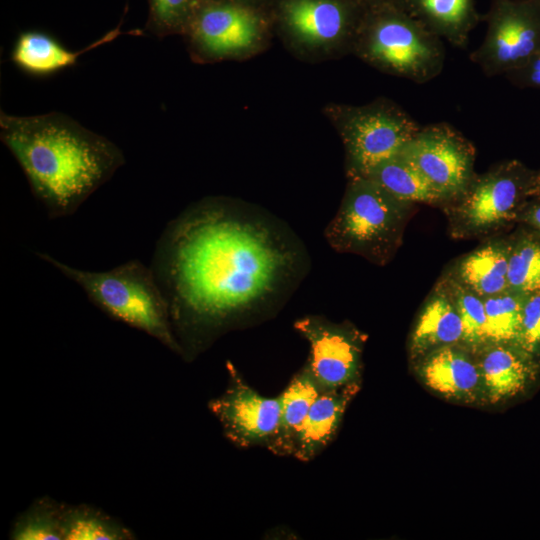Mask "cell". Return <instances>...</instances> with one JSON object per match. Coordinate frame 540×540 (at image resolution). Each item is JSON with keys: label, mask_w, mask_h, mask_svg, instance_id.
Segmentation results:
<instances>
[{"label": "cell", "mask_w": 540, "mask_h": 540, "mask_svg": "<svg viewBox=\"0 0 540 540\" xmlns=\"http://www.w3.org/2000/svg\"><path fill=\"white\" fill-rule=\"evenodd\" d=\"M295 231L266 209L226 196L189 205L159 237L151 269L168 302L181 357L275 316L310 272Z\"/></svg>", "instance_id": "obj_1"}, {"label": "cell", "mask_w": 540, "mask_h": 540, "mask_svg": "<svg viewBox=\"0 0 540 540\" xmlns=\"http://www.w3.org/2000/svg\"><path fill=\"white\" fill-rule=\"evenodd\" d=\"M0 139L50 219L74 214L122 167V150L61 112L17 116L0 111Z\"/></svg>", "instance_id": "obj_2"}, {"label": "cell", "mask_w": 540, "mask_h": 540, "mask_svg": "<svg viewBox=\"0 0 540 540\" xmlns=\"http://www.w3.org/2000/svg\"><path fill=\"white\" fill-rule=\"evenodd\" d=\"M36 254L75 282L107 316L144 332L181 356L168 302L151 267L129 260L113 269L94 272L64 264L47 253Z\"/></svg>", "instance_id": "obj_3"}, {"label": "cell", "mask_w": 540, "mask_h": 540, "mask_svg": "<svg viewBox=\"0 0 540 540\" xmlns=\"http://www.w3.org/2000/svg\"><path fill=\"white\" fill-rule=\"evenodd\" d=\"M351 53L417 84L439 76L446 57L443 40L395 4L366 8Z\"/></svg>", "instance_id": "obj_4"}, {"label": "cell", "mask_w": 540, "mask_h": 540, "mask_svg": "<svg viewBox=\"0 0 540 540\" xmlns=\"http://www.w3.org/2000/svg\"><path fill=\"white\" fill-rule=\"evenodd\" d=\"M412 203L401 201L369 178L348 179L338 211L324 237L339 253L383 266L401 245Z\"/></svg>", "instance_id": "obj_5"}, {"label": "cell", "mask_w": 540, "mask_h": 540, "mask_svg": "<svg viewBox=\"0 0 540 540\" xmlns=\"http://www.w3.org/2000/svg\"><path fill=\"white\" fill-rule=\"evenodd\" d=\"M325 113L345 150L348 179L365 178L382 162L399 154L420 126L399 105L378 98L365 105L329 104Z\"/></svg>", "instance_id": "obj_6"}, {"label": "cell", "mask_w": 540, "mask_h": 540, "mask_svg": "<svg viewBox=\"0 0 540 540\" xmlns=\"http://www.w3.org/2000/svg\"><path fill=\"white\" fill-rule=\"evenodd\" d=\"M536 177L537 172L516 160L476 175L460 196L444 204L452 235L486 234L518 219L534 197Z\"/></svg>", "instance_id": "obj_7"}, {"label": "cell", "mask_w": 540, "mask_h": 540, "mask_svg": "<svg viewBox=\"0 0 540 540\" xmlns=\"http://www.w3.org/2000/svg\"><path fill=\"white\" fill-rule=\"evenodd\" d=\"M271 18L301 55L352 52L366 8L352 0H273Z\"/></svg>", "instance_id": "obj_8"}, {"label": "cell", "mask_w": 540, "mask_h": 540, "mask_svg": "<svg viewBox=\"0 0 540 540\" xmlns=\"http://www.w3.org/2000/svg\"><path fill=\"white\" fill-rule=\"evenodd\" d=\"M268 32L269 16L265 9L205 0L182 36L192 59L208 63L256 52L265 43Z\"/></svg>", "instance_id": "obj_9"}, {"label": "cell", "mask_w": 540, "mask_h": 540, "mask_svg": "<svg viewBox=\"0 0 540 540\" xmlns=\"http://www.w3.org/2000/svg\"><path fill=\"white\" fill-rule=\"evenodd\" d=\"M486 33L469 55L487 77L506 75L540 49V3L491 0Z\"/></svg>", "instance_id": "obj_10"}, {"label": "cell", "mask_w": 540, "mask_h": 540, "mask_svg": "<svg viewBox=\"0 0 540 540\" xmlns=\"http://www.w3.org/2000/svg\"><path fill=\"white\" fill-rule=\"evenodd\" d=\"M400 154L441 196L443 204L460 196L476 176L473 144L448 123L420 127Z\"/></svg>", "instance_id": "obj_11"}, {"label": "cell", "mask_w": 540, "mask_h": 540, "mask_svg": "<svg viewBox=\"0 0 540 540\" xmlns=\"http://www.w3.org/2000/svg\"><path fill=\"white\" fill-rule=\"evenodd\" d=\"M294 329L309 343L307 362L322 391L359 385L364 335L351 324L321 315L297 319Z\"/></svg>", "instance_id": "obj_12"}, {"label": "cell", "mask_w": 540, "mask_h": 540, "mask_svg": "<svg viewBox=\"0 0 540 540\" xmlns=\"http://www.w3.org/2000/svg\"><path fill=\"white\" fill-rule=\"evenodd\" d=\"M228 384L211 399L208 408L219 421L225 437L240 448L268 447L280 419V398L265 397L253 389L237 368L226 362Z\"/></svg>", "instance_id": "obj_13"}, {"label": "cell", "mask_w": 540, "mask_h": 540, "mask_svg": "<svg viewBox=\"0 0 540 540\" xmlns=\"http://www.w3.org/2000/svg\"><path fill=\"white\" fill-rule=\"evenodd\" d=\"M482 401L499 404L530 394L540 379V359L517 345L488 343L474 353Z\"/></svg>", "instance_id": "obj_14"}, {"label": "cell", "mask_w": 540, "mask_h": 540, "mask_svg": "<svg viewBox=\"0 0 540 540\" xmlns=\"http://www.w3.org/2000/svg\"><path fill=\"white\" fill-rule=\"evenodd\" d=\"M421 382L438 395L453 401H482L481 377L473 352L463 344L440 347L415 362Z\"/></svg>", "instance_id": "obj_15"}, {"label": "cell", "mask_w": 540, "mask_h": 540, "mask_svg": "<svg viewBox=\"0 0 540 540\" xmlns=\"http://www.w3.org/2000/svg\"><path fill=\"white\" fill-rule=\"evenodd\" d=\"M463 328L456 305L443 279L425 301L408 343L414 362L443 346L462 344Z\"/></svg>", "instance_id": "obj_16"}, {"label": "cell", "mask_w": 540, "mask_h": 540, "mask_svg": "<svg viewBox=\"0 0 540 540\" xmlns=\"http://www.w3.org/2000/svg\"><path fill=\"white\" fill-rule=\"evenodd\" d=\"M125 34L120 24L80 50H69L53 36L29 30L19 34L11 51L12 62L27 74L46 77L61 70L74 66L78 58L103 44L113 41Z\"/></svg>", "instance_id": "obj_17"}, {"label": "cell", "mask_w": 540, "mask_h": 540, "mask_svg": "<svg viewBox=\"0 0 540 540\" xmlns=\"http://www.w3.org/2000/svg\"><path fill=\"white\" fill-rule=\"evenodd\" d=\"M395 5L460 49L467 48L471 31L483 19L475 0H397Z\"/></svg>", "instance_id": "obj_18"}, {"label": "cell", "mask_w": 540, "mask_h": 540, "mask_svg": "<svg viewBox=\"0 0 540 540\" xmlns=\"http://www.w3.org/2000/svg\"><path fill=\"white\" fill-rule=\"evenodd\" d=\"M358 389L359 385H349L323 391L317 396L299 431L293 457L311 461L333 441Z\"/></svg>", "instance_id": "obj_19"}, {"label": "cell", "mask_w": 540, "mask_h": 540, "mask_svg": "<svg viewBox=\"0 0 540 540\" xmlns=\"http://www.w3.org/2000/svg\"><path fill=\"white\" fill-rule=\"evenodd\" d=\"M323 392L308 362L279 395L280 419L267 449L277 456H293L299 431L317 396Z\"/></svg>", "instance_id": "obj_20"}, {"label": "cell", "mask_w": 540, "mask_h": 540, "mask_svg": "<svg viewBox=\"0 0 540 540\" xmlns=\"http://www.w3.org/2000/svg\"><path fill=\"white\" fill-rule=\"evenodd\" d=\"M510 246L494 241L477 248L462 257L449 275L483 299L507 291Z\"/></svg>", "instance_id": "obj_21"}, {"label": "cell", "mask_w": 540, "mask_h": 540, "mask_svg": "<svg viewBox=\"0 0 540 540\" xmlns=\"http://www.w3.org/2000/svg\"><path fill=\"white\" fill-rule=\"evenodd\" d=\"M365 178L401 201L443 204L441 196L400 153L379 164Z\"/></svg>", "instance_id": "obj_22"}, {"label": "cell", "mask_w": 540, "mask_h": 540, "mask_svg": "<svg viewBox=\"0 0 540 540\" xmlns=\"http://www.w3.org/2000/svg\"><path fill=\"white\" fill-rule=\"evenodd\" d=\"M63 540H131L135 534L119 520L87 504H65Z\"/></svg>", "instance_id": "obj_23"}, {"label": "cell", "mask_w": 540, "mask_h": 540, "mask_svg": "<svg viewBox=\"0 0 540 540\" xmlns=\"http://www.w3.org/2000/svg\"><path fill=\"white\" fill-rule=\"evenodd\" d=\"M65 504L43 496L36 499L14 520L12 540H63L62 520Z\"/></svg>", "instance_id": "obj_24"}, {"label": "cell", "mask_w": 540, "mask_h": 540, "mask_svg": "<svg viewBox=\"0 0 540 540\" xmlns=\"http://www.w3.org/2000/svg\"><path fill=\"white\" fill-rule=\"evenodd\" d=\"M526 297L507 290L483 299L488 343L518 346Z\"/></svg>", "instance_id": "obj_25"}, {"label": "cell", "mask_w": 540, "mask_h": 540, "mask_svg": "<svg viewBox=\"0 0 540 540\" xmlns=\"http://www.w3.org/2000/svg\"><path fill=\"white\" fill-rule=\"evenodd\" d=\"M508 290L529 296L540 292V237L525 235L510 244Z\"/></svg>", "instance_id": "obj_26"}, {"label": "cell", "mask_w": 540, "mask_h": 540, "mask_svg": "<svg viewBox=\"0 0 540 540\" xmlns=\"http://www.w3.org/2000/svg\"><path fill=\"white\" fill-rule=\"evenodd\" d=\"M444 280L461 319L462 344L471 352L476 353L488 344L484 300L450 275Z\"/></svg>", "instance_id": "obj_27"}, {"label": "cell", "mask_w": 540, "mask_h": 540, "mask_svg": "<svg viewBox=\"0 0 540 540\" xmlns=\"http://www.w3.org/2000/svg\"><path fill=\"white\" fill-rule=\"evenodd\" d=\"M205 0H148L145 29L158 38L183 35Z\"/></svg>", "instance_id": "obj_28"}, {"label": "cell", "mask_w": 540, "mask_h": 540, "mask_svg": "<svg viewBox=\"0 0 540 540\" xmlns=\"http://www.w3.org/2000/svg\"><path fill=\"white\" fill-rule=\"evenodd\" d=\"M518 346L540 359V292L525 299Z\"/></svg>", "instance_id": "obj_29"}, {"label": "cell", "mask_w": 540, "mask_h": 540, "mask_svg": "<svg viewBox=\"0 0 540 540\" xmlns=\"http://www.w3.org/2000/svg\"><path fill=\"white\" fill-rule=\"evenodd\" d=\"M504 76L519 88H540V49L524 64Z\"/></svg>", "instance_id": "obj_30"}, {"label": "cell", "mask_w": 540, "mask_h": 540, "mask_svg": "<svg viewBox=\"0 0 540 540\" xmlns=\"http://www.w3.org/2000/svg\"><path fill=\"white\" fill-rule=\"evenodd\" d=\"M519 220L531 225L540 233V197H532L523 207L518 217Z\"/></svg>", "instance_id": "obj_31"}, {"label": "cell", "mask_w": 540, "mask_h": 540, "mask_svg": "<svg viewBox=\"0 0 540 540\" xmlns=\"http://www.w3.org/2000/svg\"><path fill=\"white\" fill-rule=\"evenodd\" d=\"M216 1L230 2L234 4H240V5L261 8V9H264L265 5L273 2V0H216Z\"/></svg>", "instance_id": "obj_32"}, {"label": "cell", "mask_w": 540, "mask_h": 540, "mask_svg": "<svg viewBox=\"0 0 540 540\" xmlns=\"http://www.w3.org/2000/svg\"><path fill=\"white\" fill-rule=\"evenodd\" d=\"M364 8H370L381 4H396L397 0H352Z\"/></svg>", "instance_id": "obj_33"}, {"label": "cell", "mask_w": 540, "mask_h": 540, "mask_svg": "<svg viewBox=\"0 0 540 540\" xmlns=\"http://www.w3.org/2000/svg\"><path fill=\"white\" fill-rule=\"evenodd\" d=\"M536 196L540 197V171H537V177H536V186H535L534 197H536Z\"/></svg>", "instance_id": "obj_34"}, {"label": "cell", "mask_w": 540, "mask_h": 540, "mask_svg": "<svg viewBox=\"0 0 540 540\" xmlns=\"http://www.w3.org/2000/svg\"><path fill=\"white\" fill-rule=\"evenodd\" d=\"M513 2H538L540 3V0H508Z\"/></svg>", "instance_id": "obj_35"}]
</instances>
